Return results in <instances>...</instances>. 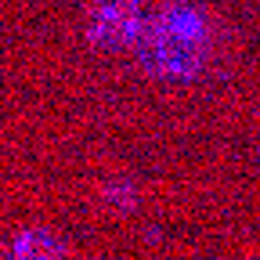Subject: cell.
<instances>
[{"instance_id":"cell-1","label":"cell","mask_w":260,"mask_h":260,"mask_svg":"<svg viewBox=\"0 0 260 260\" xmlns=\"http://www.w3.org/2000/svg\"><path fill=\"white\" fill-rule=\"evenodd\" d=\"M134 44L148 73L181 80V76H195L206 65L213 32L199 4L177 0V4H167L159 15H152L148 22H141Z\"/></svg>"},{"instance_id":"cell-2","label":"cell","mask_w":260,"mask_h":260,"mask_svg":"<svg viewBox=\"0 0 260 260\" xmlns=\"http://www.w3.org/2000/svg\"><path fill=\"white\" fill-rule=\"evenodd\" d=\"M141 32L138 0H94L90 11V37L105 47H123Z\"/></svg>"}]
</instances>
